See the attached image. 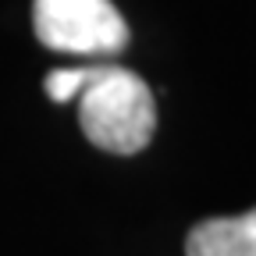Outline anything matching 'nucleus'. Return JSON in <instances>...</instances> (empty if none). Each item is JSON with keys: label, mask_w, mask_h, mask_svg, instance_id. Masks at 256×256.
I'll list each match as a JSON object with an SVG mask.
<instances>
[{"label": "nucleus", "mask_w": 256, "mask_h": 256, "mask_svg": "<svg viewBox=\"0 0 256 256\" xmlns=\"http://www.w3.org/2000/svg\"><path fill=\"white\" fill-rule=\"evenodd\" d=\"M43 89L54 104H68L78 96L82 136L104 153H142L156 132L153 92L132 68L110 60L86 68H54L43 78Z\"/></svg>", "instance_id": "nucleus-1"}, {"label": "nucleus", "mask_w": 256, "mask_h": 256, "mask_svg": "<svg viewBox=\"0 0 256 256\" xmlns=\"http://www.w3.org/2000/svg\"><path fill=\"white\" fill-rule=\"evenodd\" d=\"M36 40L57 54L114 57L128 46V25L110 0H36Z\"/></svg>", "instance_id": "nucleus-2"}, {"label": "nucleus", "mask_w": 256, "mask_h": 256, "mask_svg": "<svg viewBox=\"0 0 256 256\" xmlns=\"http://www.w3.org/2000/svg\"><path fill=\"white\" fill-rule=\"evenodd\" d=\"M185 256H256V206L238 217L200 220L185 238Z\"/></svg>", "instance_id": "nucleus-3"}]
</instances>
